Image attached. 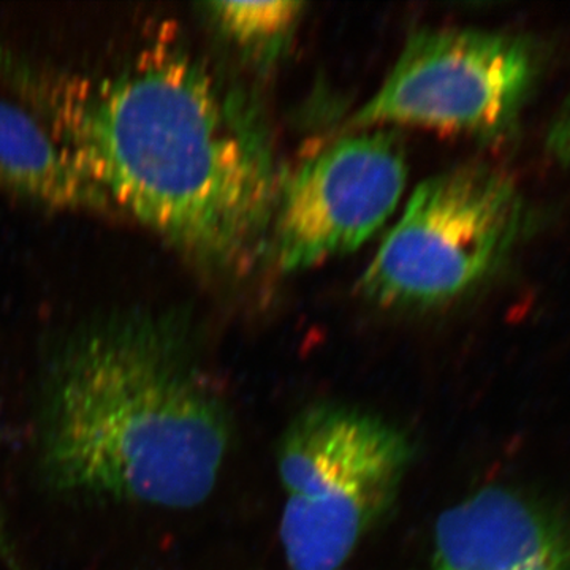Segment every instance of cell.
<instances>
[{
  "label": "cell",
  "mask_w": 570,
  "mask_h": 570,
  "mask_svg": "<svg viewBox=\"0 0 570 570\" xmlns=\"http://www.w3.org/2000/svg\"><path fill=\"white\" fill-rule=\"evenodd\" d=\"M0 70L119 216L216 275H245L272 249L283 183L264 108L178 40L104 77L2 47Z\"/></svg>",
  "instance_id": "1"
},
{
  "label": "cell",
  "mask_w": 570,
  "mask_h": 570,
  "mask_svg": "<svg viewBox=\"0 0 570 570\" xmlns=\"http://www.w3.org/2000/svg\"><path fill=\"white\" fill-rule=\"evenodd\" d=\"M190 318L132 307L48 344L32 401L33 463L71 501L189 510L212 497L234 441L227 400Z\"/></svg>",
  "instance_id": "2"
},
{
  "label": "cell",
  "mask_w": 570,
  "mask_h": 570,
  "mask_svg": "<svg viewBox=\"0 0 570 570\" xmlns=\"http://www.w3.org/2000/svg\"><path fill=\"white\" fill-rule=\"evenodd\" d=\"M414 445L367 409L317 403L281 434L279 539L288 570H341L400 498Z\"/></svg>",
  "instance_id": "3"
},
{
  "label": "cell",
  "mask_w": 570,
  "mask_h": 570,
  "mask_svg": "<svg viewBox=\"0 0 570 570\" xmlns=\"http://www.w3.org/2000/svg\"><path fill=\"white\" fill-rule=\"evenodd\" d=\"M535 214L504 171L460 165L420 184L360 281L392 309L449 305L482 287L519 249Z\"/></svg>",
  "instance_id": "4"
},
{
  "label": "cell",
  "mask_w": 570,
  "mask_h": 570,
  "mask_svg": "<svg viewBox=\"0 0 570 570\" xmlns=\"http://www.w3.org/2000/svg\"><path fill=\"white\" fill-rule=\"evenodd\" d=\"M543 55L534 40L479 29L409 37L355 126H417L499 140L519 127L538 88Z\"/></svg>",
  "instance_id": "5"
},
{
  "label": "cell",
  "mask_w": 570,
  "mask_h": 570,
  "mask_svg": "<svg viewBox=\"0 0 570 570\" xmlns=\"http://www.w3.org/2000/svg\"><path fill=\"white\" fill-rule=\"evenodd\" d=\"M404 149L390 130L341 138L281 184L272 250L295 273L356 249L387 223L406 184Z\"/></svg>",
  "instance_id": "6"
},
{
  "label": "cell",
  "mask_w": 570,
  "mask_h": 570,
  "mask_svg": "<svg viewBox=\"0 0 570 570\" xmlns=\"http://www.w3.org/2000/svg\"><path fill=\"white\" fill-rule=\"evenodd\" d=\"M0 190L62 212L119 216L39 116L0 99Z\"/></svg>",
  "instance_id": "7"
},
{
  "label": "cell",
  "mask_w": 570,
  "mask_h": 570,
  "mask_svg": "<svg viewBox=\"0 0 570 570\" xmlns=\"http://www.w3.org/2000/svg\"><path fill=\"white\" fill-rule=\"evenodd\" d=\"M305 3L208 2L206 17L225 39L255 66H272L287 50L302 21Z\"/></svg>",
  "instance_id": "8"
},
{
  "label": "cell",
  "mask_w": 570,
  "mask_h": 570,
  "mask_svg": "<svg viewBox=\"0 0 570 570\" xmlns=\"http://www.w3.org/2000/svg\"><path fill=\"white\" fill-rule=\"evenodd\" d=\"M547 146L554 159L570 170V92L557 118L551 122Z\"/></svg>",
  "instance_id": "9"
},
{
  "label": "cell",
  "mask_w": 570,
  "mask_h": 570,
  "mask_svg": "<svg viewBox=\"0 0 570 570\" xmlns=\"http://www.w3.org/2000/svg\"><path fill=\"white\" fill-rule=\"evenodd\" d=\"M0 562L7 570H24L20 557L11 542L9 530H7L6 520H3L2 509H0Z\"/></svg>",
  "instance_id": "10"
}]
</instances>
